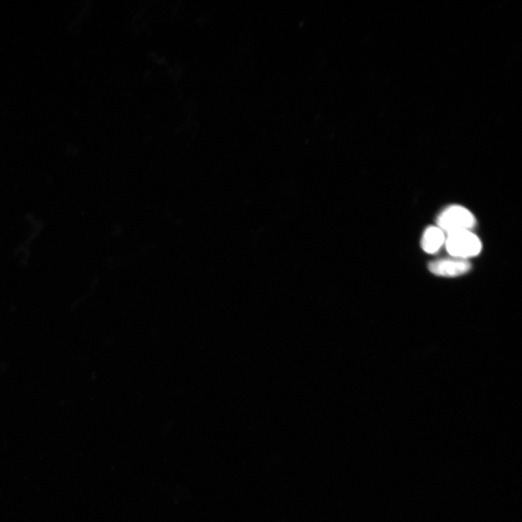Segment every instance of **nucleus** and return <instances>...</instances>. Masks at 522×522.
I'll return each mask as SVG.
<instances>
[{
	"mask_svg": "<svg viewBox=\"0 0 522 522\" xmlns=\"http://www.w3.org/2000/svg\"><path fill=\"white\" fill-rule=\"evenodd\" d=\"M448 253L455 258L466 260L477 256L482 250V243L470 230H458L446 238Z\"/></svg>",
	"mask_w": 522,
	"mask_h": 522,
	"instance_id": "obj_1",
	"label": "nucleus"
},
{
	"mask_svg": "<svg viewBox=\"0 0 522 522\" xmlns=\"http://www.w3.org/2000/svg\"><path fill=\"white\" fill-rule=\"evenodd\" d=\"M437 224L447 234L458 230H470L476 225L475 216L466 208L451 206L438 217Z\"/></svg>",
	"mask_w": 522,
	"mask_h": 522,
	"instance_id": "obj_2",
	"label": "nucleus"
},
{
	"mask_svg": "<svg viewBox=\"0 0 522 522\" xmlns=\"http://www.w3.org/2000/svg\"><path fill=\"white\" fill-rule=\"evenodd\" d=\"M471 267L468 260L455 258L432 261L428 268L432 274L439 277H456L467 274Z\"/></svg>",
	"mask_w": 522,
	"mask_h": 522,
	"instance_id": "obj_3",
	"label": "nucleus"
},
{
	"mask_svg": "<svg viewBox=\"0 0 522 522\" xmlns=\"http://www.w3.org/2000/svg\"><path fill=\"white\" fill-rule=\"evenodd\" d=\"M446 242V236L439 226H429L424 232L421 246L427 253H437Z\"/></svg>",
	"mask_w": 522,
	"mask_h": 522,
	"instance_id": "obj_4",
	"label": "nucleus"
}]
</instances>
